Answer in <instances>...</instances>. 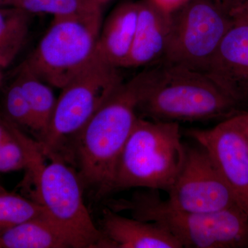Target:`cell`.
<instances>
[{"label": "cell", "instance_id": "1", "mask_svg": "<svg viewBox=\"0 0 248 248\" xmlns=\"http://www.w3.org/2000/svg\"><path fill=\"white\" fill-rule=\"evenodd\" d=\"M141 94L138 75L121 85L72 142L83 186L98 198L111 194L121 154L139 118Z\"/></svg>", "mask_w": 248, "mask_h": 248}, {"label": "cell", "instance_id": "2", "mask_svg": "<svg viewBox=\"0 0 248 248\" xmlns=\"http://www.w3.org/2000/svg\"><path fill=\"white\" fill-rule=\"evenodd\" d=\"M139 74L141 94L138 111L162 122H201L241 112L205 73L159 62Z\"/></svg>", "mask_w": 248, "mask_h": 248}, {"label": "cell", "instance_id": "3", "mask_svg": "<svg viewBox=\"0 0 248 248\" xmlns=\"http://www.w3.org/2000/svg\"><path fill=\"white\" fill-rule=\"evenodd\" d=\"M107 207L158 225L182 248L248 247V215L239 207L213 213H188L173 208L159 191L148 189L135 192L130 199L109 200Z\"/></svg>", "mask_w": 248, "mask_h": 248}, {"label": "cell", "instance_id": "4", "mask_svg": "<svg viewBox=\"0 0 248 248\" xmlns=\"http://www.w3.org/2000/svg\"><path fill=\"white\" fill-rule=\"evenodd\" d=\"M185 155L178 122L139 117L119 159L111 193L135 187L169 192Z\"/></svg>", "mask_w": 248, "mask_h": 248}, {"label": "cell", "instance_id": "5", "mask_svg": "<svg viewBox=\"0 0 248 248\" xmlns=\"http://www.w3.org/2000/svg\"><path fill=\"white\" fill-rule=\"evenodd\" d=\"M102 11L54 18L20 66L52 87L63 89L95 60Z\"/></svg>", "mask_w": 248, "mask_h": 248}, {"label": "cell", "instance_id": "6", "mask_svg": "<svg viewBox=\"0 0 248 248\" xmlns=\"http://www.w3.org/2000/svg\"><path fill=\"white\" fill-rule=\"evenodd\" d=\"M123 83L117 67L97 54L85 71L61 89L46 135L38 141L45 156L64 158L66 144L71 145L80 130Z\"/></svg>", "mask_w": 248, "mask_h": 248}, {"label": "cell", "instance_id": "7", "mask_svg": "<svg viewBox=\"0 0 248 248\" xmlns=\"http://www.w3.org/2000/svg\"><path fill=\"white\" fill-rule=\"evenodd\" d=\"M31 184L32 198L71 241L73 248H111L85 205L84 186L76 170L58 155L50 156Z\"/></svg>", "mask_w": 248, "mask_h": 248}, {"label": "cell", "instance_id": "8", "mask_svg": "<svg viewBox=\"0 0 248 248\" xmlns=\"http://www.w3.org/2000/svg\"><path fill=\"white\" fill-rule=\"evenodd\" d=\"M161 62L205 73L234 20L215 0H190L173 13Z\"/></svg>", "mask_w": 248, "mask_h": 248}, {"label": "cell", "instance_id": "9", "mask_svg": "<svg viewBox=\"0 0 248 248\" xmlns=\"http://www.w3.org/2000/svg\"><path fill=\"white\" fill-rule=\"evenodd\" d=\"M168 193L166 200L171 206L188 213H213L240 208L210 155L199 144L186 146L182 169Z\"/></svg>", "mask_w": 248, "mask_h": 248}, {"label": "cell", "instance_id": "10", "mask_svg": "<svg viewBox=\"0 0 248 248\" xmlns=\"http://www.w3.org/2000/svg\"><path fill=\"white\" fill-rule=\"evenodd\" d=\"M189 136L203 147L248 215V140L246 111L222 120L213 128L191 129Z\"/></svg>", "mask_w": 248, "mask_h": 248}, {"label": "cell", "instance_id": "11", "mask_svg": "<svg viewBox=\"0 0 248 248\" xmlns=\"http://www.w3.org/2000/svg\"><path fill=\"white\" fill-rule=\"evenodd\" d=\"M205 74L241 112L248 110V24L234 20Z\"/></svg>", "mask_w": 248, "mask_h": 248}, {"label": "cell", "instance_id": "12", "mask_svg": "<svg viewBox=\"0 0 248 248\" xmlns=\"http://www.w3.org/2000/svg\"><path fill=\"white\" fill-rule=\"evenodd\" d=\"M136 31L130 55L124 67L146 66L164 58L169 44L172 15L151 0H140Z\"/></svg>", "mask_w": 248, "mask_h": 248}, {"label": "cell", "instance_id": "13", "mask_svg": "<svg viewBox=\"0 0 248 248\" xmlns=\"http://www.w3.org/2000/svg\"><path fill=\"white\" fill-rule=\"evenodd\" d=\"M101 231L111 248H181L174 237L152 222L128 218L111 209L104 208Z\"/></svg>", "mask_w": 248, "mask_h": 248}, {"label": "cell", "instance_id": "14", "mask_svg": "<svg viewBox=\"0 0 248 248\" xmlns=\"http://www.w3.org/2000/svg\"><path fill=\"white\" fill-rule=\"evenodd\" d=\"M138 18V1H125L114 9L102 22L98 56L117 68L124 67L133 46Z\"/></svg>", "mask_w": 248, "mask_h": 248}, {"label": "cell", "instance_id": "15", "mask_svg": "<svg viewBox=\"0 0 248 248\" xmlns=\"http://www.w3.org/2000/svg\"><path fill=\"white\" fill-rule=\"evenodd\" d=\"M73 248L66 234L46 215L0 233V248Z\"/></svg>", "mask_w": 248, "mask_h": 248}, {"label": "cell", "instance_id": "16", "mask_svg": "<svg viewBox=\"0 0 248 248\" xmlns=\"http://www.w3.org/2000/svg\"><path fill=\"white\" fill-rule=\"evenodd\" d=\"M16 79L30 106L35 124L34 133L38 135V141H42L50 126L58 98L52 86L22 66L18 68Z\"/></svg>", "mask_w": 248, "mask_h": 248}, {"label": "cell", "instance_id": "17", "mask_svg": "<svg viewBox=\"0 0 248 248\" xmlns=\"http://www.w3.org/2000/svg\"><path fill=\"white\" fill-rule=\"evenodd\" d=\"M32 15L14 6L0 7V64H11L27 42Z\"/></svg>", "mask_w": 248, "mask_h": 248}, {"label": "cell", "instance_id": "18", "mask_svg": "<svg viewBox=\"0 0 248 248\" xmlns=\"http://www.w3.org/2000/svg\"><path fill=\"white\" fill-rule=\"evenodd\" d=\"M6 120L14 138L0 143V173L27 170L44 162L45 156L39 142L31 140L20 128Z\"/></svg>", "mask_w": 248, "mask_h": 248}, {"label": "cell", "instance_id": "19", "mask_svg": "<svg viewBox=\"0 0 248 248\" xmlns=\"http://www.w3.org/2000/svg\"><path fill=\"white\" fill-rule=\"evenodd\" d=\"M46 214L44 207L35 201L9 192L0 185V233Z\"/></svg>", "mask_w": 248, "mask_h": 248}, {"label": "cell", "instance_id": "20", "mask_svg": "<svg viewBox=\"0 0 248 248\" xmlns=\"http://www.w3.org/2000/svg\"><path fill=\"white\" fill-rule=\"evenodd\" d=\"M11 6L31 15L49 14L53 18L68 17L103 10L88 0H11Z\"/></svg>", "mask_w": 248, "mask_h": 248}, {"label": "cell", "instance_id": "21", "mask_svg": "<svg viewBox=\"0 0 248 248\" xmlns=\"http://www.w3.org/2000/svg\"><path fill=\"white\" fill-rule=\"evenodd\" d=\"M4 106V117L6 120L19 128L30 129L34 133L35 124L30 106L16 79L6 91Z\"/></svg>", "mask_w": 248, "mask_h": 248}, {"label": "cell", "instance_id": "22", "mask_svg": "<svg viewBox=\"0 0 248 248\" xmlns=\"http://www.w3.org/2000/svg\"><path fill=\"white\" fill-rule=\"evenodd\" d=\"M151 1L166 12L173 14L187 4L190 0H151Z\"/></svg>", "mask_w": 248, "mask_h": 248}, {"label": "cell", "instance_id": "23", "mask_svg": "<svg viewBox=\"0 0 248 248\" xmlns=\"http://www.w3.org/2000/svg\"><path fill=\"white\" fill-rule=\"evenodd\" d=\"M228 15L234 20L246 23L248 25V1L232 10Z\"/></svg>", "mask_w": 248, "mask_h": 248}, {"label": "cell", "instance_id": "24", "mask_svg": "<svg viewBox=\"0 0 248 248\" xmlns=\"http://www.w3.org/2000/svg\"><path fill=\"white\" fill-rule=\"evenodd\" d=\"M14 138L7 121L4 117H0V143Z\"/></svg>", "mask_w": 248, "mask_h": 248}, {"label": "cell", "instance_id": "25", "mask_svg": "<svg viewBox=\"0 0 248 248\" xmlns=\"http://www.w3.org/2000/svg\"><path fill=\"white\" fill-rule=\"evenodd\" d=\"M226 11L227 14L248 0H215Z\"/></svg>", "mask_w": 248, "mask_h": 248}, {"label": "cell", "instance_id": "26", "mask_svg": "<svg viewBox=\"0 0 248 248\" xmlns=\"http://www.w3.org/2000/svg\"><path fill=\"white\" fill-rule=\"evenodd\" d=\"M88 1L94 6L103 9L106 5L110 2L111 0H88Z\"/></svg>", "mask_w": 248, "mask_h": 248}, {"label": "cell", "instance_id": "27", "mask_svg": "<svg viewBox=\"0 0 248 248\" xmlns=\"http://www.w3.org/2000/svg\"><path fill=\"white\" fill-rule=\"evenodd\" d=\"M11 6V0H0V7Z\"/></svg>", "mask_w": 248, "mask_h": 248}, {"label": "cell", "instance_id": "28", "mask_svg": "<svg viewBox=\"0 0 248 248\" xmlns=\"http://www.w3.org/2000/svg\"><path fill=\"white\" fill-rule=\"evenodd\" d=\"M4 69L2 66L0 64V87H1V84H2V80H3V73L2 70Z\"/></svg>", "mask_w": 248, "mask_h": 248}, {"label": "cell", "instance_id": "29", "mask_svg": "<svg viewBox=\"0 0 248 248\" xmlns=\"http://www.w3.org/2000/svg\"><path fill=\"white\" fill-rule=\"evenodd\" d=\"M246 133L248 140V110L246 111Z\"/></svg>", "mask_w": 248, "mask_h": 248}]
</instances>
